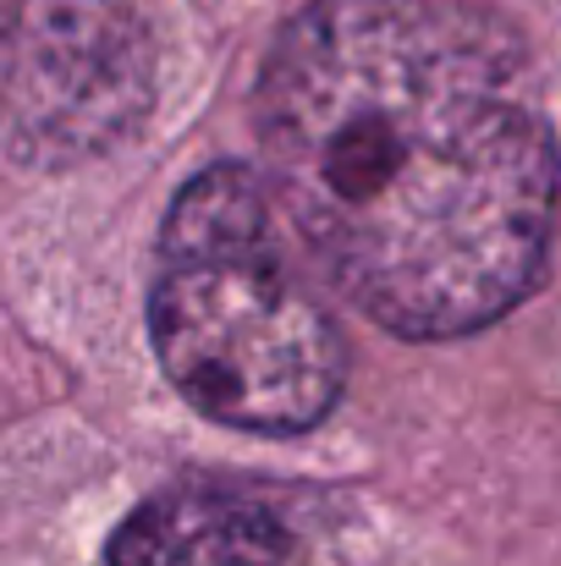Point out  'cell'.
I'll return each instance as SVG.
<instances>
[{"label":"cell","mask_w":561,"mask_h":566,"mask_svg":"<svg viewBox=\"0 0 561 566\" xmlns=\"http://www.w3.org/2000/svg\"><path fill=\"white\" fill-rule=\"evenodd\" d=\"M259 138L303 253L380 331L474 336L540 286L557 127L474 0H309L259 77Z\"/></svg>","instance_id":"obj_1"},{"label":"cell","mask_w":561,"mask_h":566,"mask_svg":"<svg viewBox=\"0 0 561 566\" xmlns=\"http://www.w3.org/2000/svg\"><path fill=\"white\" fill-rule=\"evenodd\" d=\"M149 336L187 401L248 434H303L347 385L342 331L292 270L281 198L248 166H209L177 192L155 248Z\"/></svg>","instance_id":"obj_2"},{"label":"cell","mask_w":561,"mask_h":566,"mask_svg":"<svg viewBox=\"0 0 561 566\" xmlns=\"http://www.w3.org/2000/svg\"><path fill=\"white\" fill-rule=\"evenodd\" d=\"M155 55L127 0H22L6 61V144L22 166H77L138 133Z\"/></svg>","instance_id":"obj_3"},{"label":"cell","mask_w":561,"mask_h":566,"mask_svg":"<svg viewBox=\"0 0 561 566\" xmlns=\"http://www.w3.org/2000/svg\"><path fill=\"white\" fill-rule=\"evenodd\" d=\"M105 566H303L276 512L226 490H172L144 501L111 539Z\"/></svg>","instance_id":"obj_4"}]
</instances>
